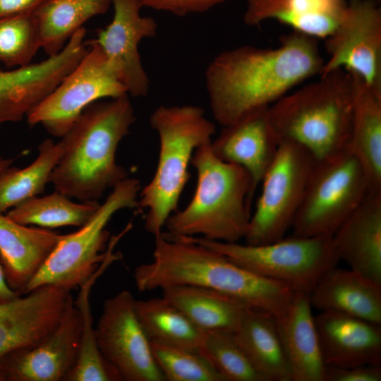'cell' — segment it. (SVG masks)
<instances>
[{
  "label": "cell",
  "instance_id": "e0dca14e",
  "mask_svg": "<svg viewBox=\"0 0 381 381\" xmlns=\"http://www.w3.org/2000/svg\"><path fill=\"white\" fill-rule=\"evenodd\" d=\"M77 53L65 47L59 54L11 71L0 70V127L21 121L75 67Z\"/></svg>",
  "mask_w": 381,
  "mask_h": 381
},
{
  "label": "cell",
  "instance_id": "d590c367",
  "mask_svg": "<svg viewBox=\"0 0 381 381\" xmlns=\"http://www.w3.org/2000/svg\"><path fill=\"white\" fill-rule=\"evenodd\" d=\"M381 365L327 367L325 381H380Z\"/></svg>",
  "mask_w": 381,
  "mask_h": 381
},
{
  "label": "cell",
  "instance_id": "8d00e7d4",
  "mask_svg": "<svg viewBox=\"0 0 381 381\" xmlns=\"http://www.w3.org/2000/svg\"><path fill=\"white\" fill-rule=\"evenodd\" d=\"M47 0H0V18L33 13Z\"/></svg>",
  "mask_w": 381,
  "mask_h": 381
},
{
  "label": "cell",
  "instance_id": "5bb4252c",
  "mask_svg": "<svg viewBox=\"0 0 381 381\" xmlns=\"http://www.w3.org/2000/svg\"><path fill=\"white\" fill-rule=\"evenodd\" d=\"M111 22L97 31V37L85 41L100 47L120 79L133 97L146 96L150 80L143 68L138 45L142 40L153 37L157 32L154 18L143 16L139 0H111Z\"/></svg>",
  "mask_w": 381,
  "mask_h": 381
},
{
  "label": "cell",
  "instance_id": "d6986e66",
  "mask_svg": "<svg viewBox=\"0 0 381 381\" xmlns=\"http://www.w3.org/2000/svg\"><path fill=\"white\" fill-rule=\"evenodd\" d=\"M268 107L252 111L224 126L219 136L210 143L218 158L243 168L250 174L255 191L279 147L269 123Z\"/></svg>",
  "mask_w": 381,
  "mask_h": 381
},
{
  "label": "cell",
  "instance_id": "7c38bea8",
  "mask_svg": "<svg viewBox=\"0 0 381 381\" xmlns=\"http://www.w3.org/2000/svg\"><path fill=\"white\" fill-rule=\"evenodd\" d=\"M95 328L101 353L121 380L165 381L130 291L123 290L104 301Z\"/></svg>",
  "mask_w": 381,
  "mask_h": 381
},
{
  "label": "cell",
  "instance_id": "44dd1931",
  "mask_svg": "<svg viewBox=\"0 0 381 381\" xmlns=\"http://www.w3.org/2000/svg\"><path fill=\"white\" fill-rule=\"evenodd\" d=\"M333 238L339 260L381 284V190L368 192Z\"/></svg>",
  "mask_w": 381,
  "mask_h": 381
},
{
  "label": "cell",
  "instance_id": "ba28073f",
  "mask_svg": "<svg viewBox=\"0 0 381 381\" xmlns=\"http://www.w3.org/2000/svg\"><path fill=\"white\" fill-rule=\"evenodd\" d=\"M140 185L127 177L115 186L91 219L71 234L62 235L57 245L27 285L21 295L46 286L56 285L71 291L83 284L107 257L109 232L106 227L113 216L123 209L138 207Z\"/></svg>",
  "mask_w": 381,
  "mask_h": 381
},
{
  "label": "cell",
  "instance_id": "6da1fadb",
  "mask_svg": "<svg viewBox=\"0 0 381 381\" xmlns=\"http://www.w3.org/2000/svg\"><path fill=\"white\" fill-rule=\"evenodd\" d=\"M325 61L316 38L293 31L278 47L245 45L219 54L205 71L214 119L226 126L267 107L295 86L320 75Z\"/></svg>",
  "mask_w": 381,
  "mask_h": 381
},
{
  "label": "cell",
  "instance_id": "83f0119b",
  "mask_svg": "<svg viewBox=\"0 0 381 381\" xmlns=\"http://www.w3.org/2000/svg\"><path fill=\"white\" fill-rule=\"evenodd\" d=\"M111 4V0H47L33 12L41 47L49 56L59 54L87 20Z\"/></svg>",
  "mask_w": 381,
  "mask_h": 381
},
{
  "label": "cell",
  "instance_id": "30bf717a",
  "mask_svg": "<svg viewBox=\"0 0 381 381\" xmlns=\"http://www.w3.org/2000/svg\"><path fill=\"white\" fill-rule=\"evenodd\" d=\"M315 162L301 146L279 144L260 183L261 193L244 237L247 244H264L284 237L302 203Z\"/></svg>",
  "mask_w": 381,
  "mask_h": 381
},
{
  "label": "cell",
  "instance_id": "1f68e13d",
  "mask_svg": "<svg viewBox=\"0 0 381 381\" xmlns=\"http://www.w3.org/2000/svg\"><path fill=\"white\" fill-rule=\"evenodd\" d=\"M99 205L97 201L74 202L67 195L56 191L30 198L9 210L6 215L27 226L35 225L45 229L80 227L91 219Z\"/></svg>",
  "mask_w": 381,
  "mask_h": 381
},
{
  "label": "cell",
  "instance_id": "603a6c76",
  "mask_svg": "<svg viewBox=\"0 0 381 381\" xmlns=\"http://www.w3.org/2000/svg\"><path fill=\"white\" fill-rule=\"evenodd\" d=\"M312 307L381 325V284L351 269L326 271L309 294Z\"/></svg>",
  "mask_w": 381,
  "mask_h": 381
},
{
  "label": "cell",
  "instance_id": "e575fe53",
  "mask_svg": "<svg viewBox=\"0 0 381 381\" xmlns=\"http://www.w3.org/2000/svg\"><path fill=\"white\" fill-rule=\"evenodd\" d=\"M150 342L154 358L165 381H224L198 351Z\"/></svg>",
  "mask_w": 381,
  "mask_h": 381
},
{
  "label": "cell",
  "instance_id": "74e56055",
  "mask_svg": "<svg viewBox=\"0 0 381 381\" xmlns=\"http://www.w3.org/2000/svg\"><path fill=\"white\" fill-rule=\"evenodd\" d=\"M139 1L143 7L169 12L179 16H184L183 0H139Z\"/></svg>",
  "mask_w": 381,
  "mask_h": 381
},
{
  "label": "cell",
  "instance_id": "8992f818",
  "mask_svg": "<svg viewBox=\"0 0 381 381\" xmlns=\"http://www.w3.org/2000/svg\"><path fill=\"white\" fill-rule=\"evenodd\" d=\"M150 124L159 136V158L152 179L139 193L138 207L146 210L145 228L155 236L177 210L193 153L212 140L215 126L194 105L159 106Z\"/></svg>",
  "mask_w": 381,
  "mask_h": 381
},
{
  "label": "cell",
  "instance_id": "4316f807",
  "mask_svg": "<svg viewBox=\"0 0 381 381\" xmlns=\"http://www.w3.org/2000/svg\"><path fill=\"white\" fill-rule=\"evenodd\" d=\"M162 291L165 299L203 332L233 333L249 308L231 296L195 286H174Z\"/></svg>",
  "mask_w": 381,
  "mask_h": 381
},
{
  "label": "cell",
  "instance_id": "ab89813d",
  "mask_svg": "<svg viewBox=\"0 0 381 381\" xmlns=\"http://www.w3.org/2000/svg\"><path fill=\"white\" fill-rule=\"evenodd\" d=\"M20 296L7 283L3 267L0 263V303H6Z\"/></svg>",
  "mask_w": 381,
  "mask_h": 381
},
{
  "label": "cell",
  "instance_id": "4dcf8cb0",
  "mask_svg": "<svg viewBox=\"0 0 381 381\" xmlns=\"http://www.w3.org/2000/svg\"><path fill=\"white\" fill-rule=\"evenodd\" d=\"M38 155L23 169L9 167L0 174V214L44 192L63 152L61 143L44 140Z\"/></svg>",
  "mask_w": 381,
  "mask_h": 381
},
{
  "label": "cell",
  "instance_id": "7402d4cb",
  "mask_svg": "<svg viewBox=\"0 0 381 381\" xmlns=\"http://www.w3.org/2000/svg\"><path fill=\"white\" fill-rule=\"evenodd\" d=\"M61 236L45 228L19 224L0 214V263L13 290L21 295Z\"/></svg>",
  "mask_w": 381,
  "mask_h": 381
},
{
  "label": "cell",
  "instance_id": "b9f144b4",
  "mask_svg": "<svg viewBox=\"0 0 381 381\" xmlns=\"http://www.w3.org/2000/svg\"><path fill=\"white\" fill-rule=\"evenodd\" d=\"M0 381H2V377L1 374H0Z\"/></svg>",
  "mask_w": 381,
  "mask_h": 381
},
{
  "label": "cell",
  "instance_id": "2e32d148",
  "mask_svg": "<svg viewBox=\"0 0 381 381\" xmlns=\"http://www.w3.org/2000/svg\"><path fill=\"white\" fill-rule=\"evenodd\" d=\"M81 317L73 297L54 329L35 346L18 351L0 365L2 381L65 380L78 354Z\"/></svg>",
  "mask_w": 381,
  "mask_h": 381
},
{
  "label": "cell",
  "instance_id": "8fae6325",
  "mask_svg": "<svg viewBox=\"0 0 381 381\" xmlns=\"http://www.w3.org/2000/svg\"><path fill=\"white\" fill-rule=\"evenodd\" d=\"M86 46L90 48L77 66L27 114L30 125L41 124L52 135L61 138L92 103L128 95L100 47Z\"/></svg>",
  "mask_w": 381,
  "mask_h": 381
},
{
  "label": "cell",
  "instance_id": "484cf974",
  "mask_svg": "<svg viewBox=\"0 0 381 381\" xmlns=\"http://www.w3.org/2000/svg\"><path fill=\"white\" fill-rule=\"evenodd\" d=\"M233 334L265 381H291L272 314L248 308Z\"/></svg>",
  "mask_w": 381,
  "mask_h": 381
},
{
  "label": "cell",
  "instance_id": "f546056e",
  "mask_svg": "<svg viewBox=\"0 0 381 381\" xmlns=\"http://www.w3.org/2000/svg\"><path fill=\"white\" fill-rule=\"evenodd\" d=\"M135 310L150 341L199 351L205 332L163 296L135 300Z\"/></svg>",
  "mask_w": 381,
  "mask_h": 381
},
{
  "label": "cell",
  "instance_id": "d4e9b609",
  "mask_svg": "<svg viewBox=\"0 0 381 381\" xmlns=\"http://www.w3.org/2000/svg\"><path fill=\"white\" fill-rule=\"evenodd\" d=\"M355 90L347 149L362 165L370 190H381V94L358 77Z\"/></svg>",
  "mask_w": 381,
  "mask_h": 381
},
{
  "label": "cell",
  "instance_id": "60d3db41",
  "mask_svg": "<svg viewBox=\"0 0 381 381\" xmlns=\"http://www.w3.org/2000/svg\"><path fill=\"white\" fill-rule=\"evenodd\" d=\"M12 163V159L4 158L0 155V174L8 169Z\"/></svg>",
  "mask_w": 381,
  "mask_h": 381
},
{
  "label": "cell",
  "instance_id": "7a4b0ae2",
  "mask_svg": "<svg viewBox=\"0 0 381 381\" xmlns=\"http://www.w3.org/2000/svg\"><path fill=\"white\" fill-rule=\"evenodd\" d=\"M133 278L140 291L195 286L224 294L274 317L284 311L294 292L212 249L163 232L155 236L152 260L138 266Z\"/></svg>",
  "mask_w": 381,
  "mask_h": 381
},
{
  "label": "cell",
  "instance_id": "5b68a950",
  "mask_svg": "<svg viewBox=\"0 0 381 381\" xmlns=\"http://www.w3.org/2000/svg\"><path fill=\"white\" fill-rule=\"evenodd\" d=\"M211 141L198 147L190 164L197 174L193 196L182 210L167 219V234L226 243L244 238L255 193L250 174L213 152Z\"/></svg>",
  "mask_w": 381,
  "mask_h": 381
},
{
  "label": "cell",
  "instance_id": "277c9868",
  "mask_svg": "<svg viewBox=\"0 0 381 381\" xmlns=\"http://www.w3.org/2000/svg\"><path fill=\"white\" fill-rule=\"evenodd\" d=\"M320 76L267 109L278 143L301 146L316 160L347 149L355 90L353 76L343 69Z\"/></svg>",
  "mask_w": 381,
  "mask_h": 381
},
{
  "label": "cell",
  "instance_id": "836d02e7",
  "mask_svg": "<svg viewBox=\"0 0 381 381\" xmlns=\"http://www.w3.org/2000/svg\"><path fill=\"white\" fill-rule=\"evenodd\" d=\"M40 48L33 13L0 18V63L8 68L28 66Z\"/></svg>",
  "mask_w": 381,
  "mask_h": 381
},
{
  "label": "cell",
  "instance_id": "ffe728a7",
  "mask_svg": "<svg viewBox=\"0 0 381 381\" xmlns=\"http://www.w3.org/2000/svg\"><path fill=\"white\" fill-rule=\"evenodd\" d=\"M274 319L291 381H325L327 367L309 294L294 291L284 311Z\"/></svg>",
  "mask_w": 381,
  "mask_h": 381
},
{
  "label": "cell",
  "instance_id": "3957f363",
  "mask_svg": "<svg viewBox=\"0 0 381 381\" xmlns=\"http://www.w3.org/2000/svg\"><path fill=\"white\" fill-rule=\"evenodd\" d=\"M135 119L128 95L87 106L61 137L63 152L49 178L56 190L80 202L97 201L128 177L116 155Z\"/></svg>",
  "mask_w": 381,
  "mask_h": 381
},
{
  "label": "cell",
  "instance_id": "9a60e30c",
  "mask_svg": "<svg viewBox=\"0 0 381 381\" xmlns=\"http://www.w3.org/2000/svg\"><path fill=\"white\" fill-rule=\"evenodd\" d=\"M71 298L70 290L46 285L0 303V365L12 354L35 346L49 335Z\"/></svg>",
  "mask_w": 381,
  "mask_h": 381
},
{
  "label": "cell",
  "instance_id": "9c48e42d",
  "mask_svg": "<svg viewBox=\"0 0 381 381\" xmlns=\"http://www.w3.org/2000/svg\"><path fill=\"white\" fill-rule=\"evenodd\" d=\"M370 190L362 165L348 149L316 160L291 226L293 234L333 235Z\"/></svg>",
  "mask_w": 381,
  "mask_h": 381
},
{
  "label": "cell",
  "instance_id": "d6a6232c",
  "mask_svg": "<svg viewBox=\"0 0 381 381\" xmlns=\"http://www.w3.org/2000/svg\"><path fill=\"white\" fill-rule=\"evenodd\" d=\"M199 352L210 361L224 381H265L232 332H205Z\"/></svg>",
  "mask_w": 381,
  "mask_h": 381
},
{
  "label": "cell",
  "instance_id": "cb8c5ba5",
  "mask_svg": "<svg viewBox=\"0 0 381 381\" xmlns=\"http://www.w3.org/2000/svg\"><path fill=\"white\" fill-rule=\"evenodd\" d=\"M347 0H246L243 20L257 26L276 20L314 38H327L339 23Z\"/></svg>",
  "mask_w": 381,
  "mask_h": 381
},
{
  "label": "cell",
  "instance_id": "52a82bcc",
  "mask_svg": "<svg viewBox=\"0 0 381 381\" xmlns=\"http://www.w3.org/2000/svg\"><path fill=\"white\" fill-rule=\"evenodd\" d=\"M181 237L212 249L253 273L308 294L320 277L339 261L333 235L293 234L260 245Z\"/></svg>",
  "mask_w": 381,
  "mask_h": 381
},
{
  "label": "cell",
  "instance_id": "7bdbcfd3",
  "mask_svg": "<svg viewBox=\"0 0 381 381\" xmlns=\"http://www.w3.org/2000/svg\"><path fill=\"white\" fill-rule=\"evenodd\" d=\"M374 1H377V2H379V3H380V0H374Z\"/></svg>",
  "mask_w": 381,
  "mask_h": 381
},
{
  "label": "cell",
  "instance_id": "f35d334b",
  "mask_svg": "<svg viewBox=\"0 0 381 381\" xmlns=\"http://www.w3.org/2000/svg\"><path fill=\"white\" fill-rule=\"evenodd\" d=\"M226 1V0H183L184 16L188 13L205 12Z\"/></svg>",
  "mask_w": 381,
  "mask_h": 381
},
{
  "label": "cell",
  "instance_id": "4fadbf2b",
  "mask_svg": "<svg viewBox=\"0 0 381 381\" xmlns=\"http://www.w3.org/2000/svg\"><path fill=\"white\" fill-rule=\"evenodd\" d=\"M374 0H347L337 26L326 38L329 56L320 75L343 69L381 94V8Z\"/></svg>",
  "mask_w": 381,
  "mask_h": 381
},
{
  "label": "cell",
  "instance_id": "f1b7e54d",
  "mask_svg": "<svg viewBox=\"0 0 381 381\" xmlns=\"http://www.w3.org/2000/svg\"><path fill=\"white\" fill-rule=\"evenodd\" d=\"M118 254L109 250L96 272L80 286L74 301L81 317V334L75 364L65 381H121L116 370L101 353L96 339L91 313L90 294L96 280L114 260Z\"/></svg>",
  "mask_w": 381,
  "mask_h": 381
},
{
  "label": "cell",
  "instance_id": "ac0fdd59",
  "mask_svg": "<svg viewBox=\"0 0 381 381\" xmlns=\"http://www.w3.org/2000/svg\"><path fill=\"white\" fill-rule=\"evenodd\" d=\"M314 320L326 367L381 365V325L332 311Z\"/></svg>",
  "mask_w": 381,
  "mask_h": 381
}]
</instances>
